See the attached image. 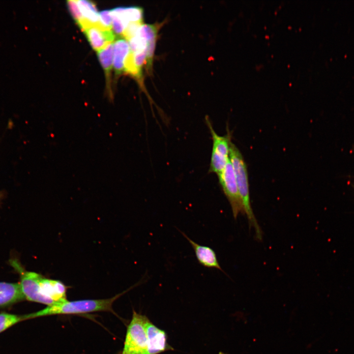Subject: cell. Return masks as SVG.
<instances>
[{"label":"cell","instance_id":"2","mask_svg":"<svg viewBox=\"0 0 354 354\" xmlns=\"http://www.w3.org/2000/svg\"><path fill=\"white\" fill-rule=\"evenodd\" d=\"M131 287L127 291L107 299H83L64 301L49 306L37 312L26 314V319L56 315H76L91 312L108 311L115 313L112 305L114 301L127 291L133 288Z\"/></svg>","mask_w":354,"mask_h":354},{"label":"cell","instance_id":"10","mask_svg":"<svg viewBox=\"0 0 354 354\" xmlns=\"http://www.w3.org/2000/svg\"><path fill=\"white\" fill-rule=\"evenodd\" d=\"M25 300L19 283L0 282V308Z\"/></svg>","mask_w":354,"mask_h":354},{"label":"cell","instance_id":"8","mask_svg":"<svg viewBox=\"0 0 354 354\" xmlns=\"http://www.w3.org/2000/svg\"><path fill=\"white\" fill-rule=\"evenodd\" d=\"M192 247L198 262L202 266L209 268H216L224 272L218 262L216 254L211 247L200 245L189 237L184 233L179 230Z\"/></svg>","mask_w":354,"mask_h":354},{"label":"cell","instance_id":"13","mask_svg":"<svg viewBox=\"0 0 354 354\" xmlns=\"http://www.w3.org/2000/svg\"><path fill=\"white\" fill-rule=\"evenodd\" d=\"M81 12L91 26L99 25V13L94 3L89 0H77Z\"/></svg>","mask_w":354,"mask_h":354},{"label":"cell","instance_id":"12","mask_svg":"<svg viewBox=\"0 0 354 354\" xmlns=\"http://www.w3.org/2000/svg\"><path fill=\"white\" fill-rule=\"evenodd\" d=\"M113 65L116 75L124 71V63L130 50L129 43L125 38H119L113 45Z\"/></svg>","mask_w":354,"mask_h":354},{"label":"cell","instance_id":"6","mask_svg":"<svg viewBox=\"0 0 354 354\" xmlns=\"http://www.w3.org/2000/svg\"><path fill=\"white\" fill-rule=\"evenodd\" d=\"M217 176L221 187L230 204L233 217L236 219L238 215L244 214V211L230 159Z\"/></svg>","mask_w":354,"mask_h":354},{"label":"cell","instance_id":"3","mask_svg":"<svg viewBox=\"0 0 354 354\" xmlns=\"http://www.w3.org/2000/svg\"><path fill=\"white\" fill-rule=\"evenodd\" d=\"M230 159L233 167L244 214L246 215L250 228H253L255 231L256 239L261 241L263 239V232L251 205L247 166L240 151L233 142L230 147Z\"/></svg>","mask_w":354,"mask_h":354},{"label":"cell","instance_id":"15","mask_svg":"<svg viewBox=\"0 0 354 354\" xmlns=\"http://www.w3.org/2000/svg\"><path fill=\"white\" fill-rule=\"evenodd\" d=\"M25 320H26L25 315H19L6 312L0 313V333Z\"/></svg>","mask_w":354,"mask_h":354},{"label":"cell","instance_id":"11","mask_svg":"<svg viewBox=\"0 0 354 354\" xmlns=\"http://www.w3.org/2000/svg\"><path fill=\"white\" fill-rule=\"evenodd\" d=\"M111 11L119 18L125 29L131 23H143L144 10L141 7L138 6L118 7L111 10Z\"/></svg>","mask_w":354,"mask_h":354},{"label":"cell","instance_id":"1","mask_svg":"<svg viewBox=\"0 0 354 354\" xmlns=\"http://www.w3.org/2000/svg\"><path fill=\"white\" fill-rule=\"evenodd\" d=\"M20 276V285L25 299L51 306L67 299V287L59 280L48 279L42 275L26 270L18 259L9 261Z\"/></svg>","mask_w":354,"mask_h":354},{"label":"cell","instance_id":"5","mask_svg":"<svg viewBox=\"0 0 354 354\" xmlns=\"http://www.w3.org/2000/svg\"><path fill=\"white\" fill-rule=\"evenodd\" d=\"M205 119L212 140V148L208 172L217 175L224 169L230 160V147L232 142L231 134L228 129L225 135H219L215 131L208 118L206 117Z\"/></svg>","mask_w":354,"mask_h":354},{"label":"cell","instance_id":"4","mask_svg":"<svg viewBox=\"0 0 354 354\" xmlns=\"http://www.w3.org/2000/svg\"><path fill=\"white\" fill-rule=\"evenodd\" d=\"M148 319L133 311L121 354H148L146 324Z\"/></svg>","mask_w":354,"mask_h":354},{"label":"cell","instance_id":"14","mask_svg":"<svg viewBox=\"0 0 354 354\" xmlns=\"http://www.w3.org/2000/svg\"><path fill=\"white\" fill-rule=\"evenodd\" d=\"M113 44H108L104 48L98 52V57L108 79L110 77L113 64Z\"/></svg>","mask_w":354,"mask_h":354},{"label":"cell","instance_id":"17","mask_svg":"<svg viewBox=\"0 0 354 354\" xmlns=\"http://www.w3.org/2000/svg\"><path fill=\"white\" fill-rule=\"evenodd\" d=\"M99 25L104 29L111 30L112 17L110 10H104L99 14Z\"/></svg>","mask_w":354,"mask_h":354},{"label":"cell","instance_id":"18","mask_svg":"<svg viewBox=\"0 0 354 354\" xmlns=\"http://www.w3.org/2000/svg\"></svg>","mask_w":354,"mask_h":354},{"label":"cell","instance_id":"16","mask_svg":"<svg viewBox=\"0 0 354 354\" xmlns=\"http://www.w3.org/2000/svg\"><path fill=\"white\" fill-rule=\"evenodd\" d=\"M67 3L72 16L83 31L90 26V24L85 20L83 17L77 0H67Z\"/></svg>","mask_w":354,"mask_h":354},{"label":"cell","instance_id":"9","mask_svg":"<svg viewBox=\"0 0 354 354\" xmlns=\"http://www.w3.org/2000/svg\"><path fill=\"white\" fill-rule=\"evenodd\" d=\"M83 31L91 47L97 52L115 40V34L111 30L104 29L99 25L89 26Z\"/></svg>","mask_w":354,"mask_h":354},{"label":"cell","instance_id":"7","mask_svg":"<svg viewBox=\"0 0 354 354\" xmlns=\"http://www.w3.org/2000/svg\"><path fill=\"white\" fill-rule=\"evenodd\" d=\"M148 354H159L173 348L167 343L165 331L153 324L149 319L146 324Z\"/></svg>","mask_w":354,"mask_h":354}]
</instances>
